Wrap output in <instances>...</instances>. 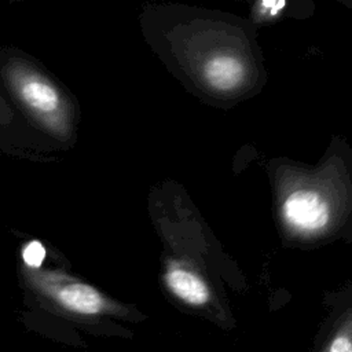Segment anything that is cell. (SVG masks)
Returning a JSON list of instances; mask_svg holds the SVG:
<instances>
[{"instance_id":"1","label":"cell","mask_w":352,"mask_h":352,"mask_svg":"<svg viewBox=\"0 0 352 352\" xmlns=\"http://www.w3.org/2000/svg\"><path fill=\"white\" fill-rule=\"evenodd\" d=\"M0 91L25 124L62 153L78 139L77 98L33 55L0 43Z\"/></svg>"},{"instance_id":"2","label":"cell","mask_w":352,"mask_h":352,"mask_svg":"<svg viewBox=\"0 0 352 352\" xmlns=\"http://www.w3.org/2000/svg\"><path fill=\"white\" fill-rule=\"evenodd\" d=\"M45 254V246L40 241H30L22 246L18 257L21 283L40 304L80 320L125 314L121 304L65 267L44 264Z\"/></svg>"},{"instance_id":"3","label":"cell","mask_w":352,"mask_h":352,"mask_svg":"<svg viewBox=\"0 0 352 352\" xmlns=\"http://www.w3.org/2000/svg\"><path fill=\"white\" fill-rule=\"evenodd\" d=\"M0 153L45 164L56 161L62 151L33 132L0 91Z\"/></svg>"},{"instance_id":"4","label":"cell","mask_w":352,"mask_h":352,"mask_svg":"<svg viewBox=\"0 0 352 352\" xmlns=\"http://www.w3.org/2000/svg\"><path fill=\"white\" fill-rule=\"evenodd\" d=\"M280 216L294 232L315 235L327 227L331 212L323 194L312 188H297L283 198Z\"/></svg>"},{"instance_id":"5","label":"cell","mask_w":352,"mask_h":352,"mask_svg":"<svg viewBox=\"0 0 352 352\" xmlns=\"http://www.w3.org/2000/svg\"><path fill=\"white\" fill-rule=\"evenodd\" d=\"M164 283L176 298L187 305L201 307L210 298L209 286L202 276L176 260L168 261L164 272Z\"/></svg>"},{"instance_id":"6","label":"cell","mask_w":352,"mask_h":352,"mask_svg":"<svg viewBox=\"0 0 352 352\" xmlns=\"http://www.w3.org/2000/svg\"><path fill=\"white\" fill-rule=\"evenodd\" d=\"M248 69L245 62L228 52H219L209 56L202 67L205 82L216 91H234L246 80Z\"/></svg>"},{"instance_id":"7","label":"cell","mask_w":352,"mask_h":352,"mask_svg":"<svg viewBox=\"0 0 352 352\" xmlns=\"http://www.w3.org/2000/svg\"><path fill=\"white\" fill-rule=\"evenodd\" d=\"M326 352H352V333L346 327L338 331L329 341Z\"/></svg>"},{"instance_id":"8","label":"cell","mask_w":352,"mask_h":352,"mask_svg":"<svg viewBox=\"0 0 352 352\" xmlns=\"http://www.w3.org/2000/svg\"><path fill=\"white\" fill-rule=\"evenodd\" d=\"M286 7V3L285 1H261L257 4V8H258V15H263V16H275L278 15L279 12H282V10Z\"/></svg>"}]
</instances>
